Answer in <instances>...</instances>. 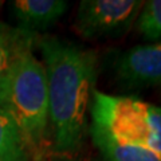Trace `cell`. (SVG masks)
I'll return each instance as SVG.
<instances>
[{"mask_svg":"<svg viewBox=\"0 0 161 161\" xmlns=\"http://www.w3.org/2000/svg\"><path fill=\"white\" fill-rule=\"evenodd\" d=\"M136 27L147 42L161 43V0L144 2Z\"/></svg>","mask_w":161,"mask_h":161,"instance_id":"obj_10","label":"cell"},{"mask_svg":"<svg viewBox=\"0 0 161 161\" xmlns=\"http://www.w3.org/2000/svg\"><path fill=\"white\" fill-rule=\"evenodd\" d=\"M31 36L24 31H16L0 23V83L7 75L22 44Z\"/></svg>","mask_w":161,"mask_h":161,"instance_id":"obj_9","label":"cell"},{"mask_svg":"<svg viewBox=\"0 0 161 161\" xmlns=\"http://www.w3.org/2000/svg\"><path fill=\"white\" fill-rule=\"evenodd\" d=\"M47 78L51 148L71 156L80 149L87 129V112L97 79V55L58 38L39 43Z\"/></svg>","mask_w":161,"mask_h":161,"instance_id":"obj_1","label":"cell"},{"mask_svg":"<svg viewBox=\"0 0 161 161\" xmlns=\"http://www.w3.org/2000/svg\"><path fill=\"white\" fill-rule=\"evenodd\" d=\"M31 157L19 128L0 110V161H30Z\"/></svg>","mask_w":161,"mask_h":161,"instance_id":"obj_8","label":"cell"},{"mask_svg":"<svg viewBox=\"0 0 161 161\" xmlns=\"http://www.w3.org/2000/svg\"><path fill=\"white\" fill-rule=\"evenodd\" d=\"M92 126L161 157V108L128 95L93 93Z\"/></svg>","mask_w":161,"mask_h":161,"instance_id":"obj_3","label":"cell"},{"mask_svg":"<svg viewBox=\"0 0 161 161\" xmlns=\"http://www.w3.org/2000/svg\"><path fill=\"white\" fill-rule=\"evenodd\" d=\"M90 133L105 161H161L160 156L152 150L118 141L101 129L90 126Z\"/></svg>","mask_w":161,"mask_h":161,"instance_id":"obj_7","label":"cell"},{"mask_svg":"<svg viewBox=\"0 0 161 161\" xmlns=\"http://www.w3.org/2000/svg\"><path fill=\"white\" fill-rule=\"evenodd\" d=\"M0 110L19 128L32 157L42 161L51 147L48 92L43 63L31 50V36L0 83Z\"/></svg>","mask_w":161,"mask_h":161,"instance_id":"obj_2","label":"cell"},{"mask_svg":"<svg viewBox=\"0 0 161 161\" xmlns=\"http://www.w3.org/2000/svg\"><path fill=\"white\" fill-rule=\"evenodd\" d=\"M12 9L22 31L31 34L54 24L67 9V3L63 0H16L12 3Z\"/></svg>","mask_w":161,"mask_h":161,"instance_id":"obj_6","label":"cell"},{"mask_svg":"<svg viewBox=\"0 0 161 161\" xmlns=\"http://www.w3.org/2000/svg\"><path fill=\"white\" fill-rule=\"evenodd\" d=\"M2 4H3V3H2V2H0V7H2Z\"/></svg>","mask_w":161,"mask_h":161,"instance_id":"obj_11","label":"cell"},{"mask_svg":"<svg viewBox=\"0 0 161 161\" xmlns=\"http://www.w3.org/2000/svg\"><path fill=\"white\" fill-rule=\"evenodd\" d=\"M115 74L128 87L161 85V43L132 47L115 60Z\"/></svg>","mask_w":161,"mask_h":161,"instance_id":"obj_5","label":"cell"},{"mask_svg":"<svg viewBox=\"0 0 161 161\" xmlns=\"http://www.w3.org/2000/svg\"><path fill=\"white\" fill-rule=\"evenodd\" d=\"M142 6L140 0H83L75 30L87 39L119 38L133 27Z\"/></svg>","mask_w":161,"mask_h":161,"instance_id":"obj_4","label":"cell"}]
</instances>
